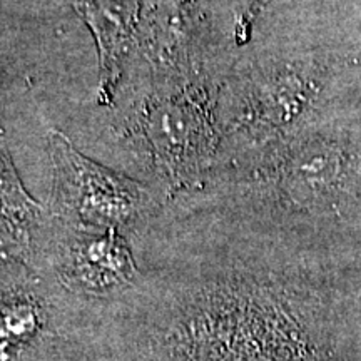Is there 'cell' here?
Segmentation results:
<instances>
[{"instance_id": "1", "label": "cell", "mask_w": 361, "mask_h": 361, "mask_svg": "<svg viewBox=\"0 0 361 361\" xmlns=\"http://www.w3.org/2000/svg\"><path fill=\"white\" fill-rule=\"evenodd\" d=\"M133 295L209 361H361V300L258 258H228Z\"/></svg>"}, {"instance_id": "5", "label": "cell", "mask_w": 361, "mask_h": 361, "mask_svg": "<svg viewBox=\"0 0 361 361\" xmlns=\"http://www.w3.org/2000/svg\"><path fill=\"white\" fill-rule=\"evenodd\" d=\"M96 39L101 104H109L124 82L135 44L139 0H72Z\"/></svg>"}, {"instance_id": "4", "label": "cell", "mask_w": 361, "mask_h": 361, "mask_svg": "<svg viewBox=\"0 0 361 361\" xmlns=\"http://www.w3.org/2000/svg\"><path fill=\"white\" fill-rule=\"evenodd\" d=\"M51 271L71 295L101 300L124 293L141 278L128 238L119 229H84L49 219L32 271Z\"/></svg>"}, {"instance_id": "6", "label": "cell", "mask_w": 361, "mask_h": 361, "mask_svg": "<svg viewBox=\"0 0 361 361\" xmlns=\"http://www.w3.org/2000/svg\"><path fill=\"white\" fill-rule=\"evenodd\" d=\"M0 152L4 259L16 261L32 269L51 214L27 192L6 141H2Z\"/></svg>"}, {"instance_id": "3", "label": "cell", "mask_w": 361, "mask_h": 361, "mask_svg": "<svg viewBox=\"0 0 361 361\" xmlns=\"http://www.w3.org/2000/svg\"><path fill=\"white\" fill-rule=\"evenodd\" d=\"M47 142L52 219L74 228L126 233L159 207V196L151 186L90 159L66 134L51 130Z\"/></svg>"}, {"instance_id": "2", "label": "cell", "mask_w": 361, "mask_h": 361, "mask_svg": "<svg viewBox=\"0 0 361 361\" xmlns=\"http://www.w3.org/2000/svg\"><path fill=\"white\" fill-rule=\"evenodd\" d=\"M216 75L147 87L135 109L133 129L164 194L204 189L221 154L219 96Z\"/></svg>"}]
</instances>
